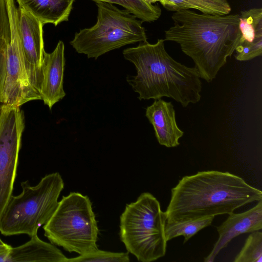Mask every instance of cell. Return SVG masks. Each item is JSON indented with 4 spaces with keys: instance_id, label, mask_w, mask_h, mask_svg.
Returning <instances> with one entry per match:
<instances>
[{
    "instance_id": "obj_1",
    "label": "cell",
    "mask_w": 262,
    "mask_h": 262,
    "mask_svg": "<svg viewBox=\"0 0 262 262\" xmlns=\"http://www.w3.org/2000/svg\"><path fill=\"white\" fill-rule=\"evenodd\" d=\"M261 200V191L236 175L217 170L199 171L183 177L171 189L165 212L166 223L229 214Z\"/></svg>"
},
{
    "instance_id": "obj_2",
    "label": "cell",
    "mask_w": 262,
    "mask_h": 262,
    "mask_svg": "<svg viewBox=\"0 0 262 262\" xmlns=\"http://www.w3.org/2000/svg\"><path fill=\"white\" fill-rule=\"evenodd\" d=\"M239 16L176 11L171 15L174 25L165 31L164 40L179 44L183 52L194 61L201 78L210 82L238 44Z\"/></svg>"
},
{
    "instance_id": "obj_3",
    "label": "cell",
    "mask_w": 262,
    "mask_h": 262,
    "mask_svg": "<svg viewBox=\"0 0 262 262\" xmlns=\"http://www.w3.org/2000/svg\"><path fill=\"white\" fill-rule=\"evenodd\" d=\"M164 41L141 42L123 50L125 59L133 63L137 71L136 75L127 76V82L140 100L166 97L184 107L198 102L202 86L197 69L173 59L165 50Z\"/></svg>"
},
{
    "instance_id": "obj_4",
    "label": "cell",
    "mask_w": 262,
    "mask_h": 262,
    "mask_svg": "<svg viewBox=\"0 0 262 262\" xmlns=\"http://www.w3.org/2000/svg\"><path fill=\"white\" fill-rule=\"evenodd\" d=\"M20 184L22 192L11 195L0 218V232L5 236L37 235L56 209L64 188L57 172L46 175L35 186H31L28 181Z\"/></svg>"
},
{
    "instance_id": "obj_5",
    "label": "cell",
    "mask_w": 262,
    "mask_h": 262,
    "mask_svg": "<svg viewBox=\"0 0 262 262\" xmlns=\"http://www.w3.org/2000/svg\"><path fill=\"white\" fill-rule=\"evenodd\" d=\"M166 217L158 200L149 192L126 204L120 217L119 235L127 251L141 262H151L166 253Z\"/></svg>"
},
{
    "instance_id": "obj_6",
    "label": "cell",
    "mask_w": 262,
    "mask_h": 262,
    "mask_svg": "<svg viewBox=\"0 0 262 262\" xmlns=\"http://www.w3.org/2000/svg\"><path fill=\"white\" fill-rule=\"evenodd\" d=\"M43 229L51 244L69 252L84 255L98 249L99 229L91 201L79 192L63 196Z\"/></svg>"
},
{
    "instance_id": "obj_7",
    "label": "cell",
    "mask_w": 262,
    "mask_h": 262,
    "mask_svg": "<svg viewBox=\"0 0 262 262\" xmlns=\"http://www.w3.org/2000/svg\"><path fill=\"white\" fill-rule=\"evenodd\" d=\"M97 23L92 27L75 34L70 45L79 54L89 58H98L112 50L137 42L147 41L141 20L126 10L113 4L96 2Z\"/></svg>"
},
{
    "instance_id": "obj_8",
    "label": "cell",
    "mask_w": 262,
    "mask_h": 262,
    "mask_svg": "<svg viewBox=\"0 0 262 262\" xmlns=\"http://www.w3.org/2000/svg\"><path fill=\"white\" fill-rule=\"evenodd\" d=\"M25 127L20 107L0 105V218L12 195Z\"/></svg>"
},
{
    "instance_id": "obj_9",
    "label": "cell",
    "mask_w": 262,
    "mask_h": 262,
    "mask_svg": "<svg viewBox=\"0 0 262 262\" xmlns=\"http://www.w3.org/2000/svg\"><path fill=\"white\" fill-rule=\"evenodd\" d=\"M10 27L7 73L2 103L20 107L33 100H41L31 84L27 71L19 35L18 12L14 0H6Z\"/></svg>"
},
{
    "instance_id": "obj_10",
    "label": "cell",
    "mask_w": 262,
    "mask_h": 262,
    "mask_svg": "<svg viewBox=\"0 0 262 262\" xmlns=\"http://www.w3.org/2000/svg\"><path fill=\"white\" fill-rule=\"evenodd\" d=\"M20 38L27 71L32 85L39 92L43 58V26L37 18L18 8Z\"/></svg>"
},
{
    "instance_id": "obj_11",
    "label": "cell",
    "mask_w": 262,
    "mask_h": 262,
    "mask_svg": "<svg viewBox=\"0 0 262 262\" xmlns=\"http://www.w3.org/2000/svg\"><path fill=\"white\" fill-rule=\"evenodd\" d=\"M64 66V45L60 40L52 52L45 51L41 68L39 93L50 110L66 96L63 87Z\"/></svg>"
},
{
    "instance_id": "obj_12",
    "label": "cell",
    "mask_w": 262,
    "mask_h": 262,
    "mask_svg": "<svg viewBox=\"0 0 262 262\" xmlns=\"http://www.w3.org/2000/svg\"><path fill=\"white\" fill-rule=\"evenodd\" d=\"M216 229L219 238L210 253L204 258L205 262L214 261L219 252L237 236L262 229V201H258L255 206L243 212L229 214Z\"/></svg>"
},
{
    "instance_id": "obj_13",
    "label": "cell",
    "mask_w": 262,
    "mask_h": 262,
    "mask_svg": "<svg viewBox=\"0 0 262 262\" xmlns=\"http://www.w3.org/2000/svg\"><path fill=\"white\" fill-rule=\"evenodd\" d=\"M145 116L152 125L159 143L167 147L178 146L184 132L177 125L176 112L171 102L155 100L146 108Z\"/></svg>"
},
{
    "instance_id": "obj_14",
    "label": "cell",
    "mask_w": 262,
    "mask_h": 262,
    "mask_svg": "<svg viewBox=\"0 0 262 262\" xmlns=\"http://www.w3.org/2000/svg\"><path fill=\"white\" fill-rule=\"evenodd\" d=\"M67 259L54 245L42 241L37 234L30 237L26 243L0 254V262H67Z\"/></svg>"
},
{
    "instance_id": "obj_15",
    "label": "cell",
    "mask_w": 262,
    "mask_h": 262,
    "mask_svg": "<svg viewBox=\"0 0 262 262\" xmlns=\"http://www.w3.org/2000/svg\"><path fill=\"white\" fill-rule=\"evenodd\" d=\"M75 0H16L18 8L30 13L44 25L56 26L69 20Z\"/></svg>"
},
{
    "instance_id": "obj_16",
    "label": "cell",
    "mask_w": 262,
    "mask_h": 262,
    "mask_svg": "<svg viewBox=\"0 0 262 262\" xmlns=\"http://www.w3.org/2000/svg\"><path fill=\"white\" fill-rule=\"evenodd\" d=\"M238 26L241 38L237 47H262L261 8L242 11Z\"/></svg>"
},
{
    "instance_id": "obj_17",
    "label": "cell",
    "mask_w": 262,
    "mask_h": 262,
    "mask_svg": "<svg viewBox=\"0 0 262 262\" xmlns=\"http://www.w3.org/2000/svg\"><path fill=\"white\" fill-rule=\"evenodd\" d=\"M167 10L178 11L196 9L202 13L215 15L229 14L231 8L227 0H159Z\"/></svg>"
},
{
    "instance_id": "obj_18",
    "label": "cell",
    "mask_w": 262,
    "mask_h": 262,
    "mask_svg": "<svg viewBox=\"0 0 262 262\" xmlns=\"http://www.w3.org/2000/svg\"><path fill=\"white\" fill-rule=\"evenodd\" d=\"M10 39V27L6 0H0V102L3 97L7 73L8 48Z\"/></svg>"
},
{
    "instance_id": "obj_19",
    "label": "cell",
    "mask_w": 262,
    "mask_h": 262,
    "mask_svg": "<svg viewBox=\"0 0 262 262\" xmlns=\"http://www.w3.org/2000/svg\"><path fill=\"white\" fill-rule=\"evenodd\" d=\"M214 217L210 216L176 223H166L165 227L166 239L168 242L182 235L184 237L183 243H185L200 230L210 226Z\"/></svg>"
},
{
    "instance_id": "obj_20",
    "label": "cell",
    "mask_w": 262,
    "mask_h": 262,
    "mask_svg": "<svg viewBox=\"0 0 262 262\" xmlns=\"http://www.w3.org/2000/svg\"><path fill=\"white\" fill-rule=\"evenodd\" d=\"M118 4L135 16L142 21L151 22L161 16V10L146 0H92Z\"/></svg>"
},
{
    "instance_id": "obj_21",
    "label": "cell",
    "mask_w": 262,
    "mask_h": 262,
    "mask_svg": "<svg viewBox=\"0 0 262 262\" xmlns=\"http://www.w3.org/2000/svg\"><path fill=\"white\" fill-rule=\"evenodd\" d=\"M262 257V232H252L246 239L234 262H260Z\"/></svg>"
},
{
    "instance_id": "obj_22",
    "label": "cell",
    "mask_w": 262,
    "mask_h": 262,
    "mask_svg": "<svg viewBox=\"0 0 262 262\" xmlns=\"http://www.w3.org/2000/svg\"><path fill=\"white\" fill-rule=\"evenodd\" d=\"M129 253L115 252L99 250L98 249L84 255L73 258H68L67 262H128Z\"/></svg>"
},
{
    "instance_id": "obj_23",
    "label": "cell",
    "mask_w": 262,
    "mask_h": 262,
    "mask_svg": "<svg viewBox=\"0 0 262 262\" xmlns=\"http://www.w3.org/2000/svg\"><path fill=\"white\" fill-rule=\"evenodd\" d=\"M12 247L6 244L4 245L0 246V254L8 252Z\"/></svg>"
},
{
    "instance_id": "obj_24",
    "label": "cell",
    "mask_w": 262,
    "mask_h": 262,
    "mask_svg": "<svg viewBox=\"0 0 262 262\" xmlns=\"http://www.w3.org/2000/svg\"><path fill=\"white\" fill-rule=\"evenodd\" d=\"M146 1L151 4L156 3L157 2H159V0H146Z\"/></svg>"
},
{
    "instance_id": "obj_25",
    "label": "cell",
    "mask_w": 262,
    "mask_h": 262,
    "mask_svg": "<svg viewBox=\"0 0 262 262\" xmlns=\"http://www.w3.org/2000/svg\"><path fill=\"white\" fill-rule=\"evenodd\" d=\"M6 243H5L0 238V246L4 245Z\"/></svg>"
}]
</instances>
